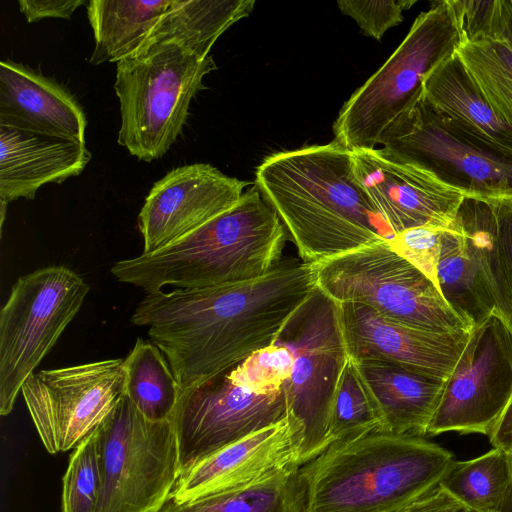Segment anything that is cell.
Listing matches in <instances>:
<instances>
[{
    "label": "cell",
    "mask_w": 512,
    "mask_h": 512,
    "mask_svg": "<svg viewBox=\"0 0 512 512\" xmlns=\"http://www.w3.org/2000/svg\"><path fill=\"white\" fill-rule=\"evenodd\" d=\"M247 185L207 163L172 169L154 183L138 215L142 254L178 241L226 211Z\"/></svg>",
    "instance_id": "9a60e30c"
},
{
    "label": "cell",
    "mask_w": 512,
    "mask_h": 512,
    "mask_svg": "<svg viewBox=\"0 0 512 512\" xmlns=\"http://www.w3.org/2000/svg\"><path fill=\"white\" fill-rule=\"evenodd\" d=\"M125 396L150 421L171 420L181 388L162 351L138 338L123 361Z\"/></svg>",
    "instance_id": "484cf974"
},
{
    "label": "cell",
    "mask_w": 512,
    "mask_h": 512,
    "mask_svg": "<svg viewBox=\"0 0 512 512\" xmlns=\"http://www.w3.org/2000/svg\"><path fill=\"white\" fill-rule=\"evenodd\" d=\"M458 219L465 247L493 303L494 312L512 330V302L490 201L465 197L458 212Z\"/></svg>",
    "instance_id": "d4e9b609"
},
{
    "label": "cell",
    "mask_w": 512,
    "mask_h": 512,
    "mask_svg": "<svg viewBox=\"0 0 512 512\" xmlns=\"http://www.w3.org/2000/svg\"><path fill=\"white\" fill-rule=\"evenodd\" d=\"M274 344L286 346L293 355L283 388L287 416L300 431L302 466L330 444L332 404L349 358L339 304L316 287L287 319Z\"/></svg>",
    "instance_id": "ba28073f"
},
{
    "label": "cell",
    "mask_w": 512,
    "mask_h": 512,
    "mask_svg": "<svg viewBox=\"0 0 512 512\" xmlns=\"http://www.w3.org/2000/svg\"><path fill=\"white\" fill-rule=\"evenodd\" d=\"M292 365L290 349L273 344L251 353L227 370L233 382L255 392L267 393L283 387L290 377Z\"/></svg>",
    "instance_id": "d6a6232c"
},
{
    "label": "cell",
    "mask_w": 512,
    "mask_h": 512,
    "mask_svg": "<svg viewBox=\"0 0 512 512\" xmlns=\"http://www.w3.org/2000/svg\"><path fill=\"white\" fill-rule=\"evenodd\" d=\"M422 98L474 145L512 159V126L491 109L456 53L427 75Z\"/></svg>",
    "instance_id": "44dd1931"
},
{
    "label": "cell",
    "mask_w": 512,
    "mask_h": 512,
    "mask_svg": "<svg viewBox=\"0 0 512 512\" xmlns=\"http://www.w3.org/2000/svg\"><path fill=\"white\" fill-rule=\"evenodd\" d=\"M508 453V457H509V461H510V467H511V472H512V449L507 451Z\"/></svg>",
    "instance_id": "b9f144b4"
},
{
    "label": "cell",
    "mask_w": 512,
    "mask_h": 512,
    "mask_svg": "<svg viewBox=\"0 0 512 512\" xmlns=\"http://www.w3.org/2000/svg\"><path fill=\"white\" fill-rule=\"evenodd\" d=\"M488 438L493 448L512 449V397Z\"/></svg>",
    "instance_id": "ab89813d"
},
{
    "label": "cell",
    "mask_w": 512,
    "mask_h": 512,
    "mask_svg": "<svg viewBox=\"0 0 512 512\" xmlns=\"http://www.w3.org/2000/svg\"><path fill=\"white\" fill-rule=\"evenodd\" d=\"M90 159L83 142L0 125V202L33 200L43 185L79 175Z\"/></svg>",
    "instance_id": "ffe728a7"
},
{
    "label": "cell",
    "mask_w": 512,
    "mask_h": 512,
    "mask_svg": "<svg viewBox=\"0 0 512 512\" xmlns=\"http://www.w3.org/2000/svg\"><path fill=\"white\" fill-rule=\"evenodd\" d=\"M512 397V330L494 312L476 323L443 392L426 436H489Z\"/></svg>",
    "instance_id": "4fadbf2b"
},
{
    "label": "cell",
    "mask_w": 512,
    "mask_h": 512,
    "mask_svg": "<svg viewBox=\"0 0 512 512\" xmlns=\"http://www.w3.org/2000/svg\"><path fill=\"white\" fill-rule=\"evenodd\" d=\"M171 0H91L87 16L95 47L92 65L120 62L137 54L168 9Z\"/></svg>",
    "instance_id": "603a6c76"
},
{
    "label": "cell",
    "mask_w": 512,
    "mask_h": 512,
    "mask_svg": "<svg viewBox=\"0 0 512 512\" xmlns=\"http://www.w3.org/2000/svg\"><path fill=\"white\" fill-rule=\"evenodd\" d=\"M298 470L191 502L176 504L169 501L161 512H300Z\"/></svg>",
    "instance_id": "f546056e"
},
{
    "label": "cell",
    "mask_w": 512,
    "mask_h": 512,
    "mask_svg": "<svg viewBox=\"0 0 512 512\" xmlns=\"http://www.w3.org/2000/svg\"><path fill=\"white\" fill-rule=\"evenodd\" d=\"M354 176L395 234L419 226L453 227L465 195L426 170L382 155L351 151Z\"/></svg>",
    "instance_id": "2e32d148"
},
{
    "label": "cell",
    "mask_w": 512,
    "mask_h": 512,
    "mask_svg": "<svg viewBox=\"0 0 512 512\" xmlns=\"http://www.w3.org/2000/svg\"><path fill=\"white\" fill-rule=\"evenodd\" d=\"M254 5V0H171L144 47L175 43L205 58L220 35L247 17Z\"/></svg>",
    "instance_id": "cb8c5ba5"
},
{
    "label": "cell",
    "mask_w": 512,
    "mask_h": 512,
    "mask_svg": "<svg viewBox=\"0 0 512 512\" xmlns=\"http://www.w3.org/2000/svg\"><path fill=\"white\" fill-rule=\"evenodd\" d=\"M447 229L450 228L430 225L410 228L396 234L389 245L438 287L437 268L442 235Z\"/></svg>",
    "instance_id": "836d02e7"
},
{
    "label": "cell",
    "mask_w": 512,
    "mask_h": 512,
    "mask_svg": "<svg viewBox=\"0 0 512 512\" xmlns=\"http://www.w3.org/2000/svg\"><path fill=\"white\" fill-rule=\"evenodd\" d=\"M217 68L175 43H153L117 63L119 145L146 162L161 158L181 134L203 78Z\"/></svg>",
    "instance_id": "8992f818"
},
{
    "label": "cell",
    "mask_w": 512,
    "mask_h": 512,
    "mask_svg": "<svg viewBox=\"0 0 512 512\" xmlns=\"http://www.w3.org/2000/svg\"><path fill=\"white\" fill-rule=\"evenodd\" d=\"M454 455L425 437L372 432L331 443L297 472L300 512H403L438 486Z\"/></svg>",
    "instance_id": "3957f363"
},
{
    "label": "cell",
    "mask_w": 512,
    "mask_h": 512,
    "mask_svg": "<svg viewBox=\"0 0 512 512\" xmlns=\"http://www.w3.org/2000/svg\"><path fill=\"white\" fill-rule=\"evenodd\" d=\"M287 231L254 185L229 209L149 254L120 260L113 276L146 293L247 282L282 261Z\"/></svg>",
    "instance_id": "277c9868"
},
{
    "label": "cell",
    "mask_w": 512,
    "mask_h": 512,
    "mask_svg": "<svg viewBox=\"0 0 512 512\" xmlns=\"http://www.w3.org/2000/svg\"><path fill=\"white\" fill-rule=\"evenodd\" d=\"M437 279L446 302L472 326L494 312L493 303L465 247L459 219L442 235Z\"/></svg>",
    "instance_id": "4316f807"
},
{
    "label": "cell",
    "mask_w": 512,
    "mask_h": 512,
    "mask_svg": "<svg viewBox=\"0 0 512 512\" xmlns=\"http://www.w3.org/2000/svg\"><path fill=\"white\" fill-rule=\"evenodd\" d=\"M380 153L428 171L466 197L512 200V159L487 152L420 98L382 135Z\"/></svg>",
    "instance_id": "8fae6325"
},
{
    "label": "cell",
    "mask_w": 512,
    "mask_h": 512,
    "mask_svg": "<svg viewBox=\"0 0 512 512\" xmlns=\"http://www.w3.org/2000/svg\"><path fill=\"white\" fill-rule=\"evenodd\" d=\"M502 512H512V491Z\"/></svg>",
    "instance_id": "60d3db41"
},
{
    "label": "cell",
    "mask_w": 512,
    "mask_h": 512,
    "mask_svg": "<svg viewBox=\"0 0 512 512\" xmlns=\"http://www.w3.org/2000/svg\"><path fill=\"white\" fill-rule=\"evenodd\" d=\"M316 287L313 263L282 260L247 282L146 293L131 322L148 328L182 392L273 345Z\"/></svg>",
    "instance_id": "6da1fadb"
},
{
    "label": "cell",
    "mask_w": 512,
    "mask_h": 512,
    "mask_svg": "<svg viewBox=\"0 0 512 512\" xmlns=\"http://www.w3.org/2000/svg\"><path fill=\"white\" fill-rule=\"evenodd\" d=\"M86 0H20V12L30 23L44 18L71 19L74 11L81 5H88Z\"/></svg>",
    "instance_id": "8d00e7d4"
},
{
    "label": "cell",
    "mask_w": 512,
    "mask_h": 512,
    "mask_svg": "<svg viewBox=\"0 0 512 512\" xmlns=\"http://www.w3.org/2000/svg\"><path fill=\"white\" fill-rule=\"evenodd\" d=\"M414 0H339L340 11L351 17L363 33L380 41L387 30L403 20V11L411 8Z\"/></svg>",
    "instance_id": "e575fe53"
},
{
    "label": "cell",
    "mask_w": 512,
    "mask_h": 512,
    "mask_svg": "<svg viewBox=\"0 0 512 512\" xmlns=\"http://www.w3.org/2000/svg\"><path fill=\"white\" fill-rule=\"evenodd\" d=\"M300 431L286 416L183 471L171 493L176 504L233 491L297 470Z\"/></svg>",
    "instance_id": "e0dca14e"
},
{
    "label": "cell",
    "mask_w": 512,
    "mask_h": 512,
    "mask_svg": "<svg viewBox=\"0 0 512 512\" xmlns=\"http://www.w3.org/2000/svg\"><path fill=\"white\" fill-rule=\"evenodd\" d=\"M463 41L450 0L437 1L414 20L384 64L343 104L333 124L338 144L375 149L384 132L421 96L427 75Z\"/></svg>",
    "instance_id": "5b68a950"
},
{
    "label": "cell",
    "mask_w": 512,
    "mask_h": 512,
    "mask_svg": "<svg viewBox=\"0 0 512 512\" xmlns=\"http://www.w3.org/2000/svg\"><path fill=\"white\" fill-rule=\"evenodd\" d=\"M491 109L512 126V48L501 38L463 41L456 51Z\"/></svg>",
    "instance_id": "f1b7e54d"
},
{
    "label": "cell",
    "mask_w": 512,
    "mask_h": 512,
    "mask_svg": "<svg viewBox=\"0 0 512 512\" xmlns=\"http://www.w3.org/2000/svg\"><path fill=\"white\" fill-rule=\"evenodd\" d=\"M403 512H480L453 496L441 484L433 488Z\"/></svg>",
    "instance_id": "74e56055"
},
{
    "label": "cell",
    "mask_w": 512,
    "mask_h": 512,
    "mask_svg": "<svg viewBox=\"0 0 512 512\" xmlns=\"http://www.w3.org/2000/svg\"><path fill=\"white\" fill-rule=\"evenodd\" d=\"M486 37L504 39L512 48V0H494Z\"/></svg>",
    "instance_id": "f35d334b"
},
{
    "label": "cell",
    "mask_w": 512,
    "mask_h": 512,
    "mask_svg": "<svg viewBox=\"0 0 512 512\" xmlns=\"http://www.w3.org/2000/svg\"><path fill=\"white\" fill-rule=\"evenodd\" d=\"M372 432H387L386 423L358 364L348 358L332 404L329 442L349 441Z\"/></svg>",
    "instance_id": "4dcf8cb0"
},
{
    "label": "cell",
    "mask_w": 512,
    "mask_h": 512,
    "mask_svg": "<svg viewBox=\"0 0 512 512\" xmlns=\"http://www.w3.org/2000/svg\"><path fill=\"white\" fill-rule=\"evenodd\" d=\"M124 359H106L33 373L21 394L45 449L73 450L125 396Z\"/></svg>",
    "instance_id": "7c38bea8"
},
{
    "label": "cell",
    "mask_w": 512,
    "mask_h": 512,
    "mask_svg": "<svg viewBox=\"0 0 512 512\" xmlns=\"http://www.w3.org/2000/svg\"><path fill=\"white\" fill-rule=\"evenodd\" d=\"M89 285L65 266L20 277L0 312V414L14 408L25 381L80 310Z\"/></svg>",
    "instance_id": "30bf717a"
},
{
    "label": "cell",
    "mask_w": 512,
    "mask_h": 512,
    "mask_svg": "<svg viewBox=\"0 0 512 512\" xmlns=\"http://www.w3.org/2000/svg\"><path fill=\"white\" fill-rule=\"evenodd\" d=\"M0 125L85 143L86 117L58 82L23 64L0 62Z\"/></svg>",
    "instance_id": "d6986e66"
},
{
    "label": "cell",
    "mask_w": 512,
    "mask_h": 512,
    "mask_svg": "<svg viewBox=\"0 0 512 512\" xmlns=\"http://www.w3.org/2000/svg\"><path fill=\"white\" fill-rule=\"evenodd\" d=\"M313 264L317 287L339 304H361L389 320L427 331L455 333L473 327L389 242Z\"/></svg>",
    "instance_id": "52a82bcc"
},
{
    "label": "cell",
    "mask_w": 512,
    "mask_h": 512,
    "mask_svg": "<svg viewBox=\"0 0 512 512\" xmlns=\"http://www.w3.org/2000/svg\"><path fill=\"white\" fill-rule=\"evenodd\" d=\"M356 363L381 409L387 432L425 437L444 381L391 362Z\"/></svg>",
    "instance_id": "7402d4cb"
},
{
    "label": "cell",
    "mask_w": 512,
    "mask_h": 512,
    "mask_svg": "<svg viewBox=\"0 0 512 512\" xmlns=\"http://www.w3.org/2000/svg\"><path fill=\"white\" fill-rule=\"evenodd\" d=\"M287 416L284 388L255 392L227 368L181 392L172 424L181 473L224 447Z\"/></svg>",
    "instance_id": "5bb4252c"
},
{
    "label": "cell",
    "mask_w": 512,
    "mask_h": 512,
    "mask_svg": "<svg viewBox=\"0 0 512 512\" xmlns=\"http://www.w3.org/2000/svg\"><path fill=\"white\" fill-rule=\"evenodd\" d=\"M97 430L71 452L62 478L61 512H95L101 486Z\"/></svg>",
    "instance_id": "1f68e13d"
},
{
    "label": "cell",
    "mask_w": 512,
    "mask_h": 512,
    "mask_svg": "<svg viewBox=\"0 0 512 512\" xmlns=\"http://www.w3.org/2000/svg\"><path fill=\"white\" fill-rule=\"evenodd\" d=\"M255 186L302 261L319 263L396 235L356 180L351 151L332 141L267 156Z\"/></svg>",
    "instance_id": "7a4b0ae2"
},
{
    "label": "cell",
    "mask_w": 512,
    "mask_h": 512,
    "mask_svg": "<svg viewBox=\"0 0 512 512\" xmlns=\"http://www.w3.org/2000/svg\"><path fill=\"white\" fill-rule=\"evenodd\" d=\"M440 484L480 512H502L512 491L508 453L500 448L473 459L454 461Z\"/></svg>",
    "instance_id": "83f0119b"
},
{
    "label": "cell",
    "mask_w": 512,
    "mask_h": 512,
    "mask_svg": "<svg viewBox=\"0 0 512 512\" xmlns=\"http://www.w3.org/2000/svg\"><path fill=\"white\" fill-rule=\"evenodd\" d=\"M496 222L502 265L512 302V200H489Z\"/></svg>",
    "instance_id": "d590c367"
},
{
    "label": "cell",
    "mask_w": 512,
    "mask_h": 512,
    "mask_svg": "<svg viewBox=\"0 0 512 512\" xmlns=\"http://www.w3.org/2000/svg\"><path fill=\"white\" fill-rule=\"evenodd\" d=\"M95 512H161L181 475L171 420L146 419L124 396L97 430Z\"/></svg>",
    "instance_id": "9c48e42d"
},
{
    "label": "cell",
    "mask_w": 512,
    "mask_h": 512,
    "mask_svg": "<svg viewBox=\"0 0 512 512\" xmlns=\"http://www.w3.org/2000/svg\"><path fill=\"white\" fill-rule=\"evenodd\" d=\"M339 311L349 358L391 362L441 381L452 373L470 333L422 330L357 303H340Z\"/></svg>",
    "instance_id": "ac0fdd59"
}]
</instances>
